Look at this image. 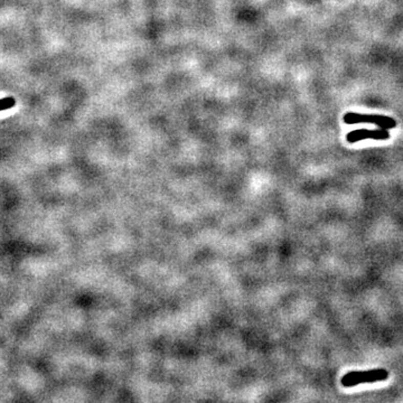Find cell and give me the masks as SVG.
<instances>
[{"instance_id": "3957f363", "label": "cell", "mask_w": 403, "mask_h": 403, "mask_svg": "<svg viewBox=\"0 0 403 403\" xmlns=\"http://www.w3.org/2000/svg\"><path fill=\"white\" fill-rule=\"evenodd\" d=\"M390 138V134L387 129H376V130H368V129H358L348 132L346 136V140L350 143L357 142L365 139H374V140H386Z\"/></svg>"}, {"instance_id": "277c9868", "label": "cell", "mask_w": 403, "mask_h": 403, "mask_svg": "<svg viewBox=\"0 0 403 403\" xmlns=\"http://www.w3.org/2000/svg\"><path fill=\"white\" fill-rule=\"evenodd\" d=\"M15 104H16V100L13 97L0 99V111L11 109Z\"/></svg>"}, {"instance_id": "7a4b0ae2", "label": "cell", "mask_w": 403, "mask_h": 403, "mask_svg": "<svg viewBox=\"0 0 403 403\" xmlns=\"http://www.w3.org/2000/svg\"><path fill=\"white\" fill-rule=\"evenodd\" d=\"M344 122L346 124L354 123H374L377 127L382 129H391L396 125L395 120L386 117V116H376V114H359L350 112L344 116Z\"/></svg>"}, {"instance_id": "6da1fadb", "label": "cell", "mask_w": 403, "mask_h": 403, "mask_svg": "<svg viewBox=\"0 0 403 403\" xmlns=\"http://www.w3.org/2000/svg\"><path fill=\"white\" fill-rule=\"evenodd\" d=\"M389 378V372L384 369L369 370V371H355L346 373L342 377L341 383L344 388H353L362 383H373L378 381H386Z\"/></svg>"}]
</instances>
